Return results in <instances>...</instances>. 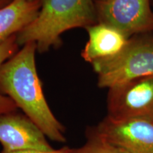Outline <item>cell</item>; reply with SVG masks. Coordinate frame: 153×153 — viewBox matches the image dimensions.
<instances>
[{
	"mask_svg": "<svg viewBox=\"0 0 153 153\" xmlns=\"http://www.w3.org/2000/svg\"><path fill=\"white\" fill-rule=\"evenodd\" d=\"M33 42L25 44L0 67V94L7 96L52 141L64 143L65 128L48 104L37 74Z\"/></svg>",
	"mask_w": 153,
	"mask_h": 153,
	"instance_id": "1",
	"label": "cell"
},
{
	"mask_svg": "<svg viewBox=\"0 0 153 153\" xmlns=\"http://www.w3.org/2000/svg\"><path fill=\"white\" fill-rule=\"evenodd\" d=\"M97 23L93 0H43L37 17L17 34L16 42L19 45L33 42L37 51L44 53L59 45L66 30Z\"/></svg>",
	"mask_w": 153,
	"mask_h": 153,
	"instance_id": "2",
	"label": "cell"
},
{
	"mask_svg": "<svg viewBox=\"0 0 153 153\" xmlns=\"http://www.w3.org/2000/svg\"><path fill=\"white\" fill-rule=\"evenodd\" d=\"M100 88H111L153 75V33L132 36L114 56L91 63Z\"/></svg>",
	"mask_w": 153,
	"mask_h": 153,
	"instance_id": "3",
	"label": "cell"
},
{
	"mask_svg": "<svg viewBox=\"0 0 153 153\" xmlns=\"http://www.w3.org/2000/svg\"><path fill=\"white\" fill-rule=\"evenodd\" d=\"M107 110L117 120H140L153 123V75L108 89Z\"/></svg>",
	"mask_w": 153,
	"mask_h": 153,
	"instance_id": "4",
	"label": "cell"
},
{
	"mask_svg": "<svg viewBox=\"0 0 153 153\" xmlns=\"http://www.w3.org/2000/svg\"><path fill=\"white\" fill-rule=\"evenodd\" d=\"M97 21L126 37L153 33L150 0H96Z\"/></svg>",
	"mask_w": 153,
	"mask_h": 153,
	"instance_id": "5",
	"label": "cell"
},
{
	"mask_svg": "<svg viewBox=\"0 0 153 153\" xmlns=\"http://www.w3.org/2000/svg\"><path fill=\"white\" fill-rule=\"evenodd\" d=\"M95 128L126 153H153V123L140 120H117L107 116Z\"/></svg>",
	"mask_w": 153,
	"mask_h": 153,
	"instance_id": "6",
	"label": "cell"
},
{
	"mask_svg": "<svg viewBox=\"0 0 153 153\" xmlns=\"http://www.w3.org/2000/svg\"><path fill=\"white\" fill-rule=\"evenodd\" d=\"M46 137L41 129L25 114L14 111L0 115L1 152L54 150L48 142Z\"/></svg>",
	"mask_w": 153,
	"mask_h": 153,
	"instance_id": "7",
	"label": "cell"
},
{
	"mask_svg": "<svg viewBox=\"0 0 153 153\" xmlns=\"http://www.w3.org/2000/svg\"><path fill=\"white\" fill-rule=\"evenodd\" d=\"M86 29L89 40L82 51V57L91 64L117 54L129 39L121 32L102 23L98 22Z\"/></svg>",
	"mask_w": 153,
	"mask_h": 153,
	"instance_id": "8",
	"label": "cell"
},
{
	"mask_svg": "<svg viewBox=\"0 0 153 153\" xmlns=\"http://www.w3.org/2000/svg\"><path fill=\"white\" fill-rule=\"evenodd\" d=\"M42 1L12 0L0 8V45L37 17Z\"/></svg>",
	"mask_w": 153,
	"mask_h": 153,
	"instance_id": "9",
	"label": "cell"
},
{
	"mask_svg": "<svg viewBox=\"0 0 153 153\" xmlns=\"http://www.w3.org/2000/svg\"><path fill=\"white\" fill-rule=\"evenodd\" d=\"M86 138L85 144L79 148H72L71 153H126L99 134L95 127L87 130Z\"/></svg>",
	"mask_w": 153,
	"mask_h": 153,
	"instance_id": "10",
	"label": "cell"
},
{
	"mask_svg": "<svg viewBox=\"0 0 153 153\" xmlns=\"http://www.w3.org/2000/svg\"><path fill=\"white\" fill-rule=\"evenodd\" d=\"M16 35L9 38L0 45V67L7 60L16 53L18 44L16 42ZM17 106L14 102L7 96L0 94V115L16 111Z\"/></svg>",
	"mask_w": 153,
	"mask_h": 153,
	"instance_id": "11",
	"label": "cell"
},
{
	"mask_svg": "<svg viewBox=\"0 0 153 153\" xmlns=\"http://www.w3.org/2000/svg\"><path fill=\"white\" fill-rule=\"evenodd\" d=\"M71 149L68 147H64L58 150H53L51 151H41V150H19L14 151L10 152H4L0 153H71Z\"/></svg>",
	"mask_w": 153,
	"mask_h": 153,
	"instance_id": "12",
	"label": "cell"
},
{
	"mask_svg": "<svg viewBox=\"0 0 153 153\" xmlns=\"http://www.w3.org/2000/svg\"><path fill=\"white\" fill-rule=\"evenodd\" d=\"M3 2H4V0H0V8H1V7H3L4 6H5L3 5Z\"/></svg>",
	"mask_w": 153,
	"mask_h": 153,
	"instance_id": "13",
	"label": "cell"
},
{
	"mask_svg": "<svg viewBox=\"0 0 153 153\" xmlns=\"http://www.w3.org/2000/svg\"><path fill=\"white\" fill-rule=\"evenodd\" d=\"M28 1H43V0H28Z\"/></svg>",
	"mask_w": 153,
	"mask_h": 153,
	"instance_id": "14",
	"label": "cell"
}]
</instances>
